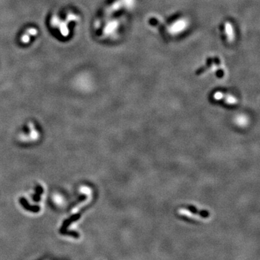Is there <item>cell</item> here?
<instances>
[{"mask_svg": "<svg viewBox=\"0 0 260 260\" xmlns=\"http://www.w3.org/2000/svg\"><path fill=\"white\" fill-rule=\"evenodd\" d=\"M158 16L151 17L149 19V25L152 28H159L161 26L164 27V31L169 36H178L184 33L189 26V20L185 16L179 15L173 18L167 22H163Z\"/></svg>", "mask_w": 260, "mask_h": 260, "instance_id": "1", "label": "cell"}, {"mask_svg": "<svg viewBox=\"0 0 260 260\" xmlns=\"http://www.w3.org/2000/svg\"><path fill=\"white\" fill-rule=\"evenodd\" d=\"M205 66L200 68L197 72L198 75L207 72H215L218 78H223L225 75V65L220 57L216 56L207 57Z\"/></svg>", "mask_w": 260, "mask_h": 260, "instance_id": "2", "label": "cell"}, {"mask_svg": "<svg viewBox=\"0 0 260 260\" xmlns=\"http://www.w3.org/2000/svg\"><path fill=\"white\" fill-rule=\"evenodd\" d=\"M221 37L227 43H231L236 38V31L232 22L224 21L220 26Z\"/></svg>", "mask_w": 260, "mask_h": 260, "instance_id": "3", "label": "cell"}, {"mask_svg": "<svg viewBox=\"0 0 260 260\" xmlns=\"http://www.w3.org/2000/svg\"><path fill=\"white\" fill-rule=\"evenodd\" d=\"M135 2L136 0H116L113 3L111 7L115 11L120 10H126L128 11L134 7L135 5Z\"/></svg>", "mask_w": 260, "mask_h": 260, "instance_id": "4", "label": "cell"}, {"mask_svg": "<svg viewBox=\"0 0 260 260\" xmlns=\"http://www.w3.org/2000/svg\"><path fill=\"white\" fill-rule=\"evenodd\" d=\"M213 99L216 101H223L225 104H228L229 105H233L234 104H236L237 102V100L234 95L229 93H225L224 92H221V91H218L215 94L213 95Z\"/></svg>", "mask_w": 260, "mask_h": 260, "instance_id": "5", "label": "cell"}]
</instances>
